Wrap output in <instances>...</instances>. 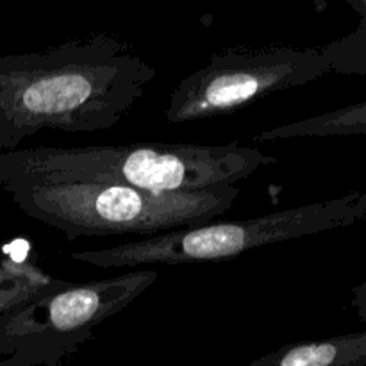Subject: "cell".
Segmentation results:
<instances>
[{"label": "cell", "mask_w": 366, "mask_h": 366, "mask_svg": "<svg viewBox=\"0 0 366 366\" xmlns=\"http://www.w3.org/2000/svg\"><path fill=\"white\" fill-rule=\"evenodd\" d=\"M352 307L356 310L357 317L361 320L366 322V281L357 285L356 288L352 290V300H350Z\"/></svg>", "instance_id": "obj_11"}, {"label": "cell", "mask_w": 366, "mask_h": 366, "mask_svg": "<svg viewBox=\"0 0 366 366\" xmlns=\"http://www.w3.org/2000/svg\"><path fill=\"white\" fill-rule=\"evenodd\" d=\"M366 220V192L320 200L238 222H209L167 234L120 243L109 249L79 250L70 257L97 268H149L234 259L257 247L345 229Z\"/></svg>", "instance_id": "obj_4"}, {"label": "cell", "mask_w": 366, "mask_h": 366, "mask_svg": "<svg viewBox=\"0 0 366 366\" xmlns=\"http://www.w3.org/2000/svg\"><path fill=\"white\" fill-rule=\"evenodd\" d=\"M332 136H366V100L292 124L267 129L254 136V142L268 143L277 139L332 138Z\"/></svg>", "instance_id": "obj_8"}, {"label": "cell", "mask_w": 366, "mask_h": 366, "mask_svg": "<svg viewBox=\"0 0 366 366\" xmlns=\"http://www.w3.org/2000/svg\"><path fill=\"white\" fill-rule=\"evenodd\" d=\"M13 202L27 217L63 232L82 236L167 234L217 222L239 197L238 186L189 193H159L114 182H59L9 186Z\"/></svg>", "instance_id": "obj_3"}, {"label": "cell", "mask_w": 366, "mask_h": 366, "mask_svg": "<svg viewBox=\"0 0 366 366\" xmlns=\"http://www.w3.org/2000/svg\"><path fill=\"white\" fill-rule=\"evenodd\" d=\"M157 277L156 268H134L36 297L0 318V366H63Z\"/></svg>", "instance_id": "obj_5"}, {"label": "cell", "mask_w": 366, "mask_h": 366, "mask_svg": "<svg viewBox=\"0 0 366 366\" xmlns=\"http://www.w3.org/2000/svg\"><path fill=\"white\" fill-rule=\"evenodd\" d=\"M277 163L238 143H124L36 147L0 154V186L114 182L159 193H189L234 186Z\"/></svg>", "instance_id": "obj_2"}, {"label": "cell", "mask_w": 366, "mask_h": 366, "mask_svg": "<svg viewBox=\"0 0 366 366\" xmlns=\"http://www.w3.org/2000/svg\"><path fill=\"white\" fill-rule=\"evenodd\" d=\"M66 282L50 277L31 263L13 259L0 261V318Z\"/></svg>", "instance_id": "obj_9"}, {"label": "cell", "mask_w": 366, "mask_h": 366, "mask_svg": "<svg viewBox=\"0 0 366 366\" xmlns=\"http://www.w3.org/2000/svg\"><path fill=\"white\" fill-rule=\"evenodd\" d=\"M331 71L347 75H366V25L322 46Z\"/></svg>", "instance_id": "obj_10"}, {"label": "cell", "mask_w": 366, "mask_h": 366, "mask_svg": "<svg viewBox=\"0 0 366 366\" xmlns=\"http://www.w3.org/2000/svg\"><path fill=\"white\" fill-rule=\"evenodd\" d=\"M154 77L156 70L127 41L106 32L0 56V150H18L41 131H107Z\"/></svg>", "instance_id": "obj_1"}, {"label": "cell", "mask_w": 366, "mask_h": 366, "mask_svg": "<svg viewBox=\"0 0 366 366\" xmlns=\"http://www.w3.org/2000/svg\"><path fill=\"white\" fill-rule=\"evenodd\" d=\"M247 366H366V331L292 343Z\"/></svg>", "instance_id": "obj_7"}, {"label": "cell", "mask_w": 366, "mask_h": 366, "mask_svg": "<svg viewBox=\"0 0 366 366\" xmlns=\"http://www.w3.org/2000/svg\"><path fill=\"white\" fill-rule=\"evenodd\" d=\"M331 74L318 49L270 45L213 54L206 66L172 92L164 118L170 124L206 120L243 109L272 93L299 88Z\"/></svg>", "instance_id": "obj_6"}, {"label": "cell", "mask_w": 366, "mask_h": 366, "mask_svg": "<svg viewBox=\"0 0 366 366\" xmlns=\"http://www.w3.org/2000/svg\"><path fill=\"white\" fill-rule=\"evenodd\" d=\"M350 7L357 13L360 16V25H366V0H347Z\"/></svg>", "instance_id": "obj_12"}]
</instances>
